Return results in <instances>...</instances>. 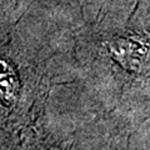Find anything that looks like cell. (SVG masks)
I'll return each mask as SVG.
<instances>
[{
    "mask_svg": "<svg viewBox=\"0 0 150 150\" xmlns=\"http://www.w3.org/2000/svg\"><path fill=\"white\" fill-rule=\"evenodd\" d=\"M19 78L16 71L6 60L0 59V99L10 105L19 94Z\"/></svg>",
    "mask_w": 150,
    "mask_h": 150,
    "instance_id": "7a4b0ae2",
    "label": "cell"
},
{
    "mask_svg": "<svg viewBox=\"0 0 150 150\" xmlns=\"http://www.w3.org/2000/svg\"><path fill=\"white\" fill-rule=\"evenodd\" d=\"M112 59L130 71H138L148 54V46L138 38H120L110 44Z\"/></svg>",
    "mask_w": 150,
    "mask_h": 150,
    "instance_id": "6da1fadb",
    "label": "cell"
}]
</instances>
